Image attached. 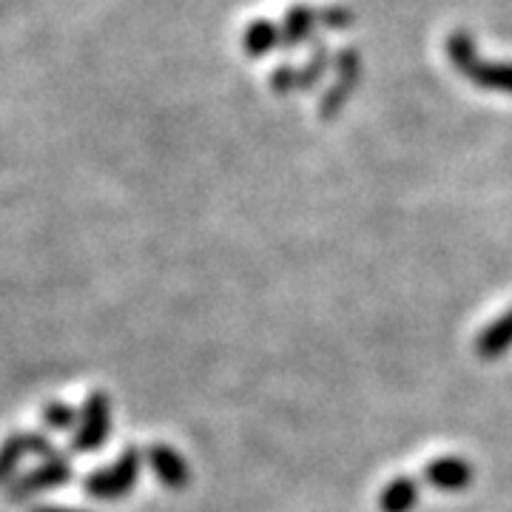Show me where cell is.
Returning a JSON list of instances; mask_svg holds the SVG:
<instances>
[{
    "instance_id": "6da1fadb",
    "label": "cell",
    "mask_w": 512,
    "mask_h": 512,
    "mask_svg": "<svg viewBox=\"0 0 512 512\" xmlns=\"http://www.w3.org/2000/svg\"><path fill=\"white\" fill-rule=\"evenodd\" d=\"M447 57L453 69L464 74L478 89L512 94V63H484L476 55V43L464 29L447 37Z\"/></svg>"
},
{
    "instance_id": "7a4b0ae2",
    "label": "cell",
    "mask_w": 512,
    "mask_h": 512,
    "mask_svg": "<svg viewBox=\"0 0 512 512\" xmlns=\"http://www.w3.org/2000/svg\"><path fill=\"white\" fill-rule=\"evenodd\" d=\"M140 470H143V453L128 447L126 453L117 458L114 464L86 478L83 490H86L89 498H97V501H120V498H126L137 487Z\"/></svg>"
},
{
    "instance_id": "3957f363",
    "label": "cell",
    "mask_w": 512,
    "mask_h": 512,
    "mask_svg": "<svg viewBox=\"0 0 512 512\" xmlns=\"http://www.w3.org/2000/svg\"><path fill=\"white\" fill-rule=\"evenodd\" d=\"M111 433V402L106 393H92L83 413L77 421V433H74V453H97Z\"/></svg>"
},
{
    "instance_id": "277c9868",
    "label": "cell",
    "mask_w": 512,
    "mask_h": 512,
    "mask_svg": "<svg viewBox=\"0 0 512 512\" xmlns=\"http://www.w3.org/2000/svg\"><path fill=\"white\" fill-rule=\"evenodd\" d=\"M359 74H362V60H359V52L348 46L336 55V83L333 89H328V94L322 97V106H319V114L330 120L336 117L339 111L345 109L348 97L353 94V89L359 86Z\"/></svg>"
},
{
    "instance_id": "5b68a950",
    "label": "cell",
    "mask_w": 512,
    "mask_h": 512,
    "mask_svg": "<svg viewBox=\"0 0 512 512\" xmlns=\"http://www.w3.org/2000/svg\"><path fill=\"white\" fill-rule=\"evenodd\" d=\"M66 481H72V461L66 456H60V453H55L52 458H46L40 467L23 473V476L12 484V493L9 495L18 501V498H26V495L55 490L60 484H66Z\"/></svg>"
},
{
    "instance_id": "8992f818",
    "label": "cell",
    "mask_w": 512,
    "mask_h": 512,
    "mask_svg": "<svg viewBox=\"0 0 512 512\" xmlns=\"http://www.w3.org/2000/svg\"><path fill=\"white\" fill-rule=\"evenodd\" d=\"M473 478H476L473 464L461 456H439L424 464V481L441 493H461L473 484Z\"/></svg>"
},
{
    "instance_id": "52a82bcc",
    "label": "cell",
    "mask_w": 512,
    "mask_h": 512,
    "mask_svg": "<svg viewBox=\"0 0 512 512\" xmlns=\"http://www.w3.org/2000/svg\"><path fill=\"white\" fill-rule=\"evenodd\" d=\"M29 456L52 458V441L40 433H18L12 439H6L0 444V481H9L15 476V470L20 467V461H26Z\"/></svg>"
},
{
    "instance_id": "ba28073f",
    "label": "cell",
    "mask_w": 512,
    "mask_h": 512,
    "mask_svg": "<svg viewBox=\"0 0 512 512\" xmlns=\"http://www.w3.org/2000/svg\"><path fill=\"white\" fill-rule=\"evenodd\" d=\"M148 458V467L154 470V476L163 481L168 490H174V493H180L188 487V481H191V467H188V461H185L183 453H177L174 447H168V444H151L146 450Z\"/></svg>"
},
{
    "instance_id": "9c48e42d",
    "label": "cell",
    "mask_w": 512,
    "mask_h": 512,
    "mask_svg": "<svg viewBox=\"0 0 512 512\" xmlns=\"http://www.w3.org/2000/svg\"><path fill=\"white\" fill-rule=\"evenodd\" d=\"M512 348V308L504 311L498 319H493L487 328L476 336V356L481 362H498L501 356H507Z\"/></svg>"
},
{
    "instance_id": "30bf717a",
    "label": "cell",
    "mask_w": 512,
    "mask_h": 512,
    "mask_svg": "<svg viewBox=\"0 0 512 512\" xmlns=\"http://www.w3.org/2000/svg\"><path fill=\"white\" fill-rule=\"evenodd\" d=\"M419 481L410 476H396L379 493V512H413L419 504Z\"/></svg>"
},
{
    "instance_id": "8fae6325",
    "label": "cell",
    "mask_w": 512,
    "mask_h": 512,
    "mask_svg": "<svg viewBox=\"0 0 512 512\" xmlns=\"http://www.w3.org/2000/svg\"><path fill=\"white\" fill-rule=\"evenodd\" d=\"M313 23H319L316 20V12L308 9V6H293L288 9V15L282 20V26H279V46H302L313 32Z\"/></svg>"
},
{
    "instance_id": "7c38bea8",
    "label": "cell",
    "mask_w": 512,
    "mask_h": 512,
    "mask_svg": "<svg viewBox=\"0 0 512 512\" xmlns=\"http://www.w3.org/2000/svg\"><path fill=\"white\" fill-rule=\"evenodd\" d=\"M276 46H279V26H274L271 20H254V23L245 26L242 49H245L248 57L268 55Z\"/></svg>"
},
{
    "instance_id": "4fadbf2b",
    "label": "cell",
    "mask_w": 512,
    "mask_h": 512,
    "mask_svg": "<svg viewBox=\"0 0 512 512\" xmlns=\"http://www.w3.org/2000/svg\"><path fill=\"white\" fill-rule=\"evenodd\" d=\"M328 66H330L328 46H325V43H319V46L313 49L308 66H305V69H299V77H296V89H299V92H308V89H313V86L319 83V77L328 72Z\"/></svg>"
},
{
    "instance_id": "5bb4252c",
    "label": "cell",
    "mask_w": 512,
    "mask_h": 512,
    "mask_svg": "<svg viewBox=\"0 0 512 512\" xmlns=\"http://www.w3.org/2000/svg\"><path fill=\"white\" fill-rule=\"evenodd\" d=\"M43 419H46V424H49L52 430H69V427H74V424L80 421V413H77L74 407H69V404L55 402L43 410Z\"/></svg>"
},
{
    "instance_id": "9a60e30c",
    "label": "cell",
    "mask_w": 512,
    "mask_h": 512,
    "mask_svg": "<svg viewBox=\"0 0 512 512\" xmlns=\"http://www.w3.org/2000/svg\"><path fill=\"white\" fill-rule=\"evenodd\" d=\"M316 20L325 29H348V26H353V12L345 6H328V9L316 12Z\"/></svg>"
},
{
    "instance_id": "2e32d148",
    "label": "cell",
    "mask_w": 512,
    "mask_h": 512,
    "mask_svg": "<svg viewBox=\"0 0 512 512\" xmlns=\"http://www.w3.org/2000/svg\"><path fill=\"white\" fill-rule=\"evenodd\" d=\"M296 77H299V69H293V66H279V69L271 74V92H293V89H296Z\"/></svg>"
},
{
    "instance_id": "e0dca14e",
    "label": "cell",
    "mask_w": 512,
    "mask_h": 512,
    "mask_svg": "<svg viewBox=\"0 0 512 512\" xmlns=\"http://www.w3.org/2000/svg\"><path fill=\"white\" fill-rule=\"evenodd\" d=\"M32 512H86V510H69V507H35Z\"/></svg>"
}]
</instances>
